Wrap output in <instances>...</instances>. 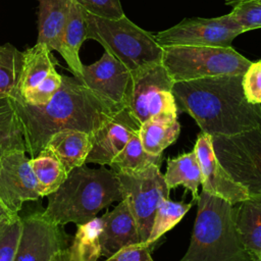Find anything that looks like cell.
<instances>
[{
    "mask_svg": "<svg viewBox=\"0 0 261 261\" xmlns=\"http://www.w3.org/2000/svg\"><path fill=\"white\" fill-rule=\"evenodd\" d=\"M246 30L230 15L211 18H185L175 25L155 35L161 47L209 46L232 47V41Z\"/></svg>",
    "mask_w": 261,
    "mask_h": 261,
    "instance_id": "30bf717a",
    "label": "cell"
},
{
    "mask_svg": "<svg viewBox=\"0 0 261 261\" xmlns=\"http://www.w3.org/2000/svg\"><path fill=\"white\" fill-rule=\"evenodd\" d=\"M37 43L62 53V40L67 21L69 0H38Z\"/></svg>",
    "mask_w": 261,
    "mask_h": 261,
    "instance_id": "e0dca14e",
    "label": "cell"
},
{
    "mask_svg": "<svg viewBox=\"0 0 261 261\" xmlns=\"http://www.w3.org/2000/svg\"><path fill=\"white\" fill-rule=\"evenodd\" d=\"M0 204H1V203H0Z\"/></svg>",
    "mask_w": 261,
    "mask_h": 261,
    "instance_id": "60d3db41",
    "label": "cell"
},
{
    "mask_svg": "<svg viewBox=\"0 0 261 261\" xmlns=\"http://www.w3.org/2000/svg\"><path fill=\"white\" fill-rule=\"evenodd\" d=\"M242 85L247 100L252 104H261V59L251 62L243 74Z\"/></svg>",
    "mask_w": 261,
    "mask_h": 261,
    "instance_id": "836d02e7",
    "label": "cell"
},
{
    "mask_svg": "<svg viewBox=\"0 0 261 261\" xmlns=\"http://www.w3.org/2000/svg\"><path fill=\"white\" fill-rule=\"evenodd\" d=\"M140 129V128H139ZM162 154L152 155L142 146L139 130L136 132L122 151L110 163V167L119 173H137L151 165H161Z\"/></svg>",
    "mask_w": 261,
    "mask_h": 261,
    "instance_id": "484cf974",
    "label": "cell"
},
{
    "mask_svg": "<svg viewBox=\"0 0 261 261\" xmlns=\"http://www.w3.org/2000/svg\"><path fill=\"white\" fill-rule=\"evenodd\" d=\"M30 164L37 178L41 197L55 192L67 176L59 159L47 147H44L34 158H30Z\"/></svg>",
    "mask_w": 261,
    "mask_h": 261,
    "instance_id": "cb8c5ba5",
    "label": "cell"
},
{
    "mask_svg": "<svg viewBox=\"0 0 261 261\" xmlns=\"http://www.w3.org/2000/svg\"><path fill=\"white\" fill-rule=\"evenodd\" d=\"M229 15L239 22L246 32L261 28V1L248 0L232 7Z\"/></svg>",
    "mask_w": 261,
    "mask_h": 261,
    "instance_id": "4dcf8cb0",
    "label": "cell"
},
{
    "mask_svg": "<svg viewBox=\"0 0 261 261\" xmlns=\"http://www.w3.org/2000/svg\"><path fill=\"white\" fill-rule=\"evenodd\" d=\"M243 74L203 77L174 83L177 109L191 115L201 133L233 136L261 125V104L250 103L243 90Z\"/></svg>",
    "mask_w": 261,
    "mask_h": 261,
    "instance_id": "7a4b0ae2",
    "label": "cell"
},
{
    "mask_svg": "<svg viewBox=\"0 0 261 261\" xmlns=\"http://www.w3.org/2000/svg\"><path fill=\"white\" fill-rule=\"evenodd\" d=\"M104 261H154L151 257L150 247L144 243L130 245L122 248L114 255L106 258Z\"/></svg>",
    "mask_w": 261,
    "mask_h": 261,
    "instance_id": "e575fe53",
    "label": "cell"
},
{
    "mask_svg": "<svg viewBox=\"0 0 261 261\" xmlns=\"http://www.w3.org/2000/svg\"><path fill=\"white\" fill-rule=\"evenodd\" d=\"M22 230V218L16 217L0 230V261H14Z\"/></svg>",
    "mask_w": 261,
    "mask_h": 261,
    "instance_id": "1f68e13d",
    "label": "cell"
},
{
    "mask_svg": "<svg viewBox=\"0 0 261 261\" xmlns=\"http://www.w3.org/2000/svg\"><path fill=\"white\" fill-rule=\"evenodd\" d=\"M201 170L203 191L222 198L234 205L249 197L247 190L234 181L215 156L212 138L200 133L194 147Z\"/></svg>",
    "mask_w": 261,
    "mask_h": 261,
    "instance_id": "5bb4252c",
    "label": "cell"
},
{
    "mask_svg": "<svg viewBox=\"0 0 261 261\" xmlns=\"http://www.w3.org/2000/svg\"><path fill=\"white\" fill-rule=\"evenodd\" d=\"M62 83V75L56 69L52 70L37 87L20 97L27 104L40 106L47 104L55 93L58 91Z\"/></svg>",
    "mask_w": 261,
    "mask_h": 261,
    "instance_id": "f546056e",
    "label": "cell"
},
{
    "mask_svg": "<svg viewBox=\"0 0 261 261\" xmlns=\"http://www.w3.org/2000/svg\"><path fill=\"white\" fill-rule=\"evenodd\" d=\"M124 199L116 172L105 167L90 168L85 164L68 172L60 187L48 196L43 217L56 225L84 224L115 201Z\"/></svg>",
    "mask_w": 261,
    "mask_h": 261,
    "instance_id": "3957f363",
    "label": "cell"
},
{
    "mask_svg": "<svg viewBox=\"0 0 261 261\" xmlns=\"http://www.w3.org/2000/svg\"><path fill=\"white\" fill-rule=\"evenodd\" d=\"M130 211L136 219L141 243L150 234L156 209L163 199L169 198V189L160 166L151 165L137 173L116 172Z\"/></svg>",
    "mask_w": 261,
    "mask_h": 261,
    "instance_id": "9c48e42d",
    "label": "cell"
},
{
    "mask_svg": "<svg viewBox=\"0 0 261 261\" xmlns=\"http://www.w3.org/2000/svg\"><path fill=\"white\" fill-rule=\"evenodd\" d=\"M101 218V256L108 258L124 247L141 243L136 219L125 199L119 201L113 210L107 211Z\"/></svg>",
    "mask_w": 261,
    "mask_h": 261,
    "instance_id": "2e32d148",
    "label": "cell"
},
{
    "mask_svg": "<svg viewBox=\"0 0 261 261\" xmlns=\"http://www.w3.org/2000/svg\"><path fill=\"white\" fill-rule=\"evenodd\" d=\"M18 217L17 213H12L8 211L3 205L0 204V230Z\"/></svg>",
    "mask_w": 261,
    "mask_h": 261,
    "instance_id": "d590c367",
    "label": "cell"
},
{
    "mask_svg": "<svg viewBox=\"0 0 261 261\" xmlns=\"http://www.w3.org/2000/svg\"><path fill=\"white\" fill-rule=\"evenodd\" d=\"M12 99L31 158L53 134L72 129L92 135L122 109L96 95L74 75H62L60 88L45 105L27 104L18 94Z\"/></svg>",
    "mask_w": 261,
    "mask_h": 261,
    "instance_id": "6da1fadb",
    "label": "cell"
},
{
    "mask_svg": "<svg viewBox=\"0 0 261 261\" xmlns=\"http://www.w3.org/2000/svg\"><path fill=\"white\" fill-rule=\"evenodd\" d=\"M41 197L38 181L23 150H14L0 158V203L17 213L24 202Z\"/></svg>",
    "mask_w": 261,
    "mask_h": 261,
    "instance_id": "8fae6325",
    "label": "cell"
},
{
    "mask_svg": "<svg viewBox=\"0 0 261 261\" xmlns=\"http://www.w3.org/2000/svg\"><path fill=\"white\" fill-rule=\"evenodd\" d=\"M81 82L105 101L124 108L127 105L133 74L130 70L109 52L96 62L84 65Z\"/></svg>",
    "mask_w": 261,
    "mask_h": 261,
    "instance_id": "7c38bea8",
    "label": "cell"
},
{
    "mask_svg": "<svg viewBox=\"0 0 261 261\" xmlns=\"http://www.w3.org/2000/svg\"><path fill=\"white\" fill-rule=\"evenodd\" d=\"M103 228L101 217L77 225L70 247H68L71 261H98L101 256L100 233Z\"/></svg>",
    "mask_w": 261,
    "mask_h": 261,
    "instance_id": "d4e9b609",
    "label": "cell"
},
{
    "mask_svg": "<svg viewBox=\"0 0 261 261\" xmlns=\"http://www.w3.org/2000/svg\"><path fill=\"white\" fill-rule=\"evenodd\" d=\"M233 207L238 234L256 260L261 257V194L249 196Z\"/></svg>",
    "mask_w": 261,
    "mask_h": 261,
    "instance_id": "d6986e66",
    "label": "cell"
},
{
    "mask_svg": "<svg viewBox=\"0 0 261 261\" xmlns=\"http://www.w3.org/2000/svg\"><path fill=\"white\" fill-rule=\"evenodd\" d=\"M162 64L174 83L244 74L252 61L232 47L166 46Z\"/></svg>",
    "mask_w": 261,
    "mask_h": 261,
    "instance_id": "8992f818",
    "label": "cell"
},
{
    "mask_svg": "<svg viewBox=\"0 0 261 261\" xmlns=\"http://www.w3.org/2000/svg\"><path fill=\"white\" fill-rule=\"evenodd\" d=\"M193 203L186 204L184 202H173L169 198L163 199L156 209L150 234L144 244L151 248L161 236L174 227L182 219Z\"/></svg>",
    "mask_w": 261,
    "mask_h": 261,
    "instance_id": "f1b7e54d",
    "label": "cell"
},
{
    "mask_svg": "<svg viewBox=\"0 0 261 261\" xmlns=\"http://www.w3.org/2000/svg\"><path fill=\"white\" fill-rule=\"evenodd\" d=\"M59 159L67 174L85 164L91 149L90 135L80 130H60L53 134L46 146Z\"/></svg>",
    "mask_w": 261,
    "mask_h": 261,
    "instance_id": "ffe728a7",
    "label": "cell"
},
{
    "mask_svg": "<svg viewBox=\"0 0 261 261\" xmlns=\"http://www.w3.org/2000/svg\"><path fill=\"white\" fill-rule=\"evenodd\" d=\"M62 248L59 226L37 212L22 218L14 261H50L52 255Z\"/></svg>",
    "mask_w": 261,
    "mask_h": 261,
    "instance_id": "9a60e30c",
    "label": "cell"
},
{
    "mask_svg": "<svg viewBox=\"0 0 261 261\" xmlns=\"http://www.w3.org/2000/svg\"><path fill=\"white\" fill-rule=\"evenodd\" d=\"M216 158L249 196L261 194V125L233 136H213Z\"/></svg>",
    "mask_w": 261,
    "mask_h": 261,
    "instance_id": "52a82bcc",
    "label": "cell"
},
{
    "mask_svg": "<svg viewBox=\"0 0 261 261\" xmlns=\"http://www.w3.org/2000/svg\"><path fill=\"white\" fill-rule=\"evenodd\" d=\"M187 253L179 261H257L242 243L233 205L202 190Z\"/></svg>",
    "mask_w": 261,
    "mask_h": 261,
    "instance_id": "277c9868",
    "label": "cell"
},
{
    "mask_svg": "<svg viewBox=\"0 0 261 261\" xmlns=\"http://www.w3.org/2000/svg\"><path fill=\"white\" fill-rule=\"evenodd\" d=\"M139 128L140 123L127 107L120 109L101 127L90 135L91 149L85 164L110 165Z\"/></svg>",
    "mask_w": 261,
    "mask_h": 261,
    "instance_id": "4fadbf2b",
    "label": "cell"
},
{
    "mask_svg": "<svg viewBox=\"0 0 261 261\" xmlns=\"http://www.w3.org/2000/svg\"><path fill=\"white\" fill-rule=\"evenodd\" d=\"M57 61L52 51L43 43H36L22 52V63L18 82V95L22 97L37 87L52 70Z\"/></svg>",
    "mask_w": 261,
    "mask_h": 261,
    "instance_id": "44dd1931",
    "label": "cell"
},
{
    "mask_svg": "<svg viewBox=\"0 0 261 261\" xmlns=\"http://www.w3.org/2000/svg\"><path fill=\"white\" fill-rule=\"evenodd\" d=\"M180 125L177 116L157 115L140 125L139 136L143 148L152 155H161L163 150L178 138Z\"/></svg>",
    "mask_w": 261,
    "mask_h": 261,
    "instance_id": "7402d4cb",
    "label": "cell"
},
{
    "mask_svg": "<svg viewBox=\"0 0 261 261\" xmlns=\"http://www.w3.org/2000/svg\"><path fill=\"white\" fill-rule=\"evenodd\" d=\"M87 39L97 41L132 73L161 63L163 47L155 35L140 28L125 15L107 19L86 11Z\"/></svg>",
    "mask_w": 261,
    "mask_h": 261,
    "instance_id": "5b68a950",
    "label": "cell"
},
{
    "mask_svg": "<svg viewBox=\"0 0 261 261\" xmlns=\"http://www.w3.org/2000/svg\"><path fill=\"white\" fill-rule=\"evenodd\" d=\"M14 150H25L21 123L13 99L0 98V158Z\"/></svg>",
    "mask_w": 261,
    "mask_h": 261,
    "instance_id": "4316f807",
    "label": "cell"
},
{
    "mask_svg": "<svg viewBox=\"0 0 261 261\" xmlns=\"http://www.w3.org/2000/svg\"><path fill=\"white\" fill-rule=\"evenodd\" d=\"M89 13L107 19H118L124 16L120 0H76Z\"/></svg>",
    "mask_w": 261,
    "mask_h": 261,
    "instance_id": "d6a6232c",
    "label": "cell"
},
{
    "mask_svg": "<svg viewBox=\"0 0 261 261\" xmlns=\"http://www.w3.org/2000/svg\"><path fill=\"white\" fill-rule=\"evenodd\" d=\"M259 1H261V0H259Z\"/></svg>",
    "mask_w": 261,
    "mask_h": 261,
    "instance_id": "ab89813d",
    "label": "cell"
},
{
    "mask_svg": "<svg viewBox=\"0 0 261 261\" xmlns=\"http://www.w3.org/2000/svg\"><path fill=\"white\" fill-rule=\"evenodd\" d=\"M50 261H71L70 257H69L68 249L67 248L66 249L62 248V249L58 250L57 252H55L52 255Z\"/></svg>",
    "mask_w": 261,
    "mask_h": 261,
    "instance_id": "8d00e7d4",
    "label": "cell"
},
{
    "mask_svg": "<svg viewBox=\"0 0 261 261\" xmlns=\"http://www.w3.org/2000/svg\"><path fill=\"white\" fill-rule=\"evenodd\" d=\"M257 261H261V257H259V258L257 259Z\"/></svg>",
    "mask_w": 261,
    "mask_h": 261,
    "instance_id": "f35d334b",
    "label": "cell"
},
{
    "mask_svg": "<svg viewBox=\"0 0 261 261\" xmlns=\"http://www.w3.org/2000/svg\"><path fill=\"white\" fill-rule=\"evenodd\" d=\"M244 1H248V0H224V2H225V4L226 5H228V6H236V5H238L239 3H241V2H244Z\"/></svg>",
    "mask_w": 261,
    "mask_h": 261,
    "instance_id": "74e56055",
    "label": "cell"
},
{
    "mask_svg": "<svg viewBox=\"0 0 261 261\" xmlns=\"http://www.w3.org/2000/svg\"><path fill=\"white\" fill-rule=\"evenodd\" d=\"M132 74V89L126 107L140 125L157 115L177 116L178 109L172 93L174 82L162 62Z\"/></svg>",
    "mask_w": 261,
    "mask_h": 261,
    "instance_id": "ba28073f",
    "label": "cell"
},
{
    "mask_svg": "<svg viewBox=\"0 0 261 261\" xmlns=\"http://www.w3.org/2000/svg\"><path fill=\"white\" fill-rule=\"evenodd\" d=\"M87 40V19L86 10L76 0H69V10L65 24L62 53L69 70L74 76L81 77L84 64L80 58V49L84 41Z\"/></svg>",
    "mask_w": 261,
    "mask_h": 261,
    "instance_id": "ac0fdd59",
    "label": "cell"
},
{
    "mask_svg": "<svg viewBox=\"0 0 261 261\" xmlns=\"http://www.w3.org/2000/svg\"><path fill=\"white\" fill-rule=\"evenodd\" d=\"M163 175L169 190L182 186L192 193L193 200L197 202L199 198L198 188L202 185L203 176L194 150L175 158H169L167 160L166 172Z\"/></svg>",
    "mask_w": 261,
    "mask_h": 261,
    "instance_id": "603a6c76",
    "label": "cell"
},
{
    "mask_svg": "<svg viewBox=\"0 0 261 261\" xmlns=\"http://www.w3.org/2000/svg\"><path fill=\"white\" fill-rule=\"evenodd\" d=\"M22 52L10 43L0 45V98L18 94Z\"/></svg>",
    "mask_w": 261,
    "mask_h": 261,
    "instance_id": "83f0119b",
    "label": "cell"
}]
</instances>
